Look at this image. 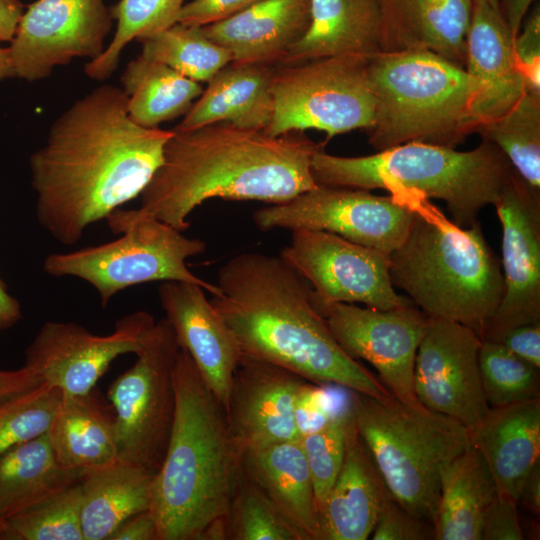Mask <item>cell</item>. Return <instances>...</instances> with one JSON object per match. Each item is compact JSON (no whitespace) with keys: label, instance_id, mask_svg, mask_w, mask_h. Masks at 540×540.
<instances>
[{"label":"cell","instance_id":"6da1fadb","mask_svg":"<svg viewBox=\"0 0 540 540\" xmlns=\"http://www.w3.org/2000/svg\"><path fill=\"white\" fill-rule=\"evenodd\" d=\"M171 135L135 123L119 86L75 100L29 159L39 224L62 244L77 243L89 225L141 194Z\"/></svg>","mask_w":540,"mask_h":540},{"label":"cell","instance_id":"7a4b0ae2","mask_svg":"<svg viewBox=\"0 0 540 540\" xmlns=\"http://www.w3.org/2000/svg\"><path fill=\"white\" fill-rule=\"evenodd\" d=\"M210 302L241 357L285 368L319 385L387 398L381 381L334 339L309 282L280 255L246 252L219 270Z\"/></svg>","mask_w":540,"mask_h":540},{"label":"cell","instance_id":"3957f363","mask_svg":"<svg viewBox=\"0 0 540 540\" xmlns=\"http://www.w3.org/2000/svg\"><path fill=\"white\" fill-rule=\"evenodd\" d=\"M321 147L303 132L271 136L226 122L172 129L138 209L184 232L209 199L286 202L317 186L311 158Z\"/></svg>","mask_w":540,"mask_h":540},{"label":"cell","instance_id":"277c9868","mask_svg":"<svg viewBox=\"0 0 540 540\" xmlns=\"http://www.w3.org/2000/svg\"><path fill=\"white\" fill-rule=\"evenodd\" d=\"M173 380L176 406L151 511L159 540H205L225 521L240 472L226 412L187 351L179 350Z\"/></svg>","mask_w":540,"mask_h":540},{"label":"cell","instance_id":"5b68a950","mask_svg":"<svg viewBox=\"0 0 540 540\" xmlns=\"http://www.w3.org/2000/svg\"><path fill=\"white\" fill-rule=\"evenodd\" d=\"M389 194L412 211L406 238L389 254L392 285L428 317L460 323L481 338L501 302L504 280L480 222L460 227L418 193Z\"/></svg>","mask_w":540,"mask_h":540},{"label":"cell","instance_id":"8992f818","mask_svg":"<svg viewBox=\"0 0 540 540\" xmlns=\"http://www.w3.org/2000/svg\"><path fill=\"white\" fill-rule=\"evenodd\" d=\"M513 170L504 153L486 139L464 152L410 142L359 157L331 155L321 147L311 158L317 184L408 191L439 199L460 227L473 225L480 211L497 201Z\"/></svg>","mask_w":540,"mask_h":540},{"label":"cell","instance_id":"52a82bcc","mask_svg":"<svg viewBox=\"0 0 540 540\" xmlns=\"http://www.w3.org/2000/svg\"><path fill=\"white\" fill-rule=\"evenodd\" d=\"M366 72L375 100L368 141L378 151L410 142L454 148L475 132L464 67L429 51L379 52Z\"/></svg>","mask_w":540,"mask_h":540},{"label":"cell","instance_id":"ba28073f","mask_svg":"<svg viewBox=\"0 0 540 540\" xmlns=\"http://www.w3.org/2000/svg\"><path fill=\"white\" fill-rule=\"evenodd\" d=\"M356 429L391 498L431 525L441 475L470 445V433L453 418L397 398L351 391Z\"/></svg>","mask_w":540,"mask_h":540},{"label":"cell","instance_id":"9c48e42d","mask_svg":"<svg viewBox=\"0 0 540 540\" xmlns=\"http://www.w3.org/2000/svg\"><path fill=\"white\" fill-rule=\"evenodd\" d=\"M118 239L68 253H52L43 270L54 277L73 276L92 285L100 304L106 307L117 293L137 284L153 281H184L197 284L211 295L219 292L192 273L186 261L201 255L206 244L187 237L139 209H116L106 218Z\"/></svg>","mask_w":540,"mask_h":540},{"label":"cell","instance_id":"30bf717a","mask_svg":"<svg viewBox=\"0 0 540 540\" xmlns=\"http://www.w3.org/2000/svg\"><path fill=\"white\" fill-rule=\"evenodd\" d=\"M369 56L345 54L276 65L273 116L264 132L280 136L316 129L326 133L328 141L355 129H370L375 100L366 72Z\"/></svg>","mask_w":540,"mask_h":540},{"label":"cell","instance_id":"8fae6325","mask_svg":"<svg viewBox=\"0 0 540 540\" xmlns=\"http://www.w3.org/2000/svg\"><path fill=\"white\" fill-rule=\"evenodd\" d=\"M180 347L166 319L144 334L135 363L107 390L114 411L117 459L156 474L175 415L173 371Z\"/></svg>","mask_w":540,"mask_h":540},{"label":"cell","instance_id":"7c38bea8","mask_svg":"<svg viewBox=\"0 0 540 540\" xmlns=\"http://www.w3.org/2000/svg\"><path fill=\"white\" fill-rule=\"evenodd\" d=\"M253 221L261 231H326L389 255L406 238L412 211L392 194L317 184L286 202L256 210Z\"/></svg>","mask_w":540,"mask_h":540},{"label":"cell","instance_id":"4fadbf2b","mask_svg":"<svg viewBox=\"0 0 540 540\" xmlns=\"http://www.w3.org/2000/svg\"><path fill=\"white\" fill-rule=\"evenodd\" d=\"M313 299L347 355L370 363L393 397L410 405L421 404L414 390V366L430 317L412 302L380 310L349 303H324L314 292Z\"/></svg>","mask_w":540,"mask_h":540},{"label":"cell","instance_id":"5bb4252c","mask_svg":"<svg viewBox=\"0 0 540 540\" xmlns=\"http://www.w3.org/2000/svg\"><path fill=\"white\" fill-rule=\"evenodd\" d=\"M280 256L311 285L324 303H362L388 310L411 302L389 275V255L319 230L292 231Z\"/></svg>","mask_w":540,"mask_h":540},{"label":"cell","instance_id":"9a60e30c","mask_svg":"<svg viewBox=\"0 0 540 540\" xmlns=\"http://www.w3.org/2000/svg\"><path fill=\"white\" fill-rule=\"evenodd\" d=\"M112 16L103 0H36L23 12L8 48L15 77L47 78L74 58L105 49Z\"/></svg>","mask_w":540,"mask_h":540},{"label":"cell","instance_id":"2e32d148","mask_svg":"<svg viewBox=\"0 0 540 540\" xmlns=\"http://www.w3.org/2000/svg\"><path fill=\"white\" fill-rule=\"evenodd\" d=\"M493 205L502 226L504 291L481 340L498 342L515 327L540 323V190L513 170Z\"/></svg>","mask_w":540,"mask_h":540},{"label":"cell","instance_id":"e0dca14e","mask_svg":"<svg viewBox=\"0 0 540 540\" xmlns=\"http://www.w3.org/2000/svg\"><path fill=\"white\" fill-rule=\"evenodd\" d=\"M154 323L150 313L136 311L120 318L112 333L96 335L74 322L48 321L25 349L24 365L63 394H85L117 357L137 353Z\"/></svg>","mask_w":540,"mask_h":540},{"label":"cell","instance_id":"ac0fdd59","mask_svg":"<svg viewBox=\"0 0 540 540\" xmlns=\"http://www.w3.org/2000/svg\"><path fill=\"white\" fill-rule=\"evenodd\" d=\"M481 343L471 328L431 318L414 366L418 401L433 412L455 419L469 432L490 409L479 370Z\"/></svg>","mask_w":540,"mask_h":540},{"label":"cell","instance_id":"d6986e66","mask_svg":"<svg viewBox=\"0 0 540 540\" xmlns=\"http://www.w3.org/2000/svg\"><path fill=\"white\" fill-rule=\"evenodd\" d=\"M304 378L280 366L241 357L225 409L239 455L299 440L294 408Z\"/></svg>","mask_w":540,"mask_h":540},{"label":"cell","instance_id":"ffe728a7","mask_svg":"<svg viewBox=\"0 0 540 540\" xmlns=\"http://www.w3.org/2000/svg\"><path fill=\"white\" fill-rule=\"evenodd\" d=\"M158 298L179 347L188 352L226 409L232 377L241 358L233 334L197 284L163 281Z\"/></svg>","mask_w":540,"mask_h":540},{"label":"cell","instance_id":"44dd1931","mask_svg":"<svg viewBox=\"0 0 540 540\" xmlns=\"http://www.w3.org/2000/svg\"><path fill=\"white\" fill-rule=\"evenodd\" d=\"M513 40L500 8L473 2L464 69L474 83L471 117L475 132L503 115L527 88Z\"/></svg>","mask_w":540,"mask_h":540},{"label":"cell","instance_id":"7402d4cb","mask_svg":"<svg viewBox=\"0 0 540 540\" xmlns=\"http://www.w3.org/2000/svg\"><path fill=\"white\" fill-rule=\"evenodd\" d=\"M390 498L352 416L342 467L319 508L318 540L368 539Z\"/></svg>","mask_w":540,"mask_h":540},{"label":"cell","instance_id":"603a6c76","mask_svg":"<svg viewBox=\"0 0 540 540\" xmlns=\"http://www.w3.org/2000/svg\"><path fill=\"white\" fill-rule=\"evenodd\" d=\"M381 52L429 51L464 67L472 0H380Z\"/></svg>","mask_w":540,"mask_h":540},{"label":"cell","instance_id":"cb8c5ba5","mask_svg":"<svg viewBox=\"0 0 540 540\" xmlns=\"http://www.w3.org/2000/svg\"><path fill=\"white\" fill-rule=\"evenodd\" d=\"M310 0H259L223 21L202 26L232 62L277 65L306 33Z\"/></svg>","mask_w":540,"mask_h":540},{"label":"cell","instance_id":"d4e9b609","mask_svg":"<svg viewBox=\"0 0 540 540\" xmlns=\"http://www.w3.org/2000/svg\"><path fill=\"white\" fill-rule=\"evenodd\" d=\"M470 433L498 493L518 502L522 484L540 460V399L490 407Z\"/></svg>","mask_w":540,"mask_h":540},{"label":"cell","instance_id":"484cf974","mask_svg":"<svg viewBox=\"0 0 540 540\" xmlns=\"http://www.w3.org/2000/svg\"><path fill=\"white\" fill-rule=\"evenodd\" d=\"M275 68L276 65L228 63L207 82L206 89L173 130L185 131L226 122L264 131L273 116Z\"/></svg>","mask_w":540,"mask_h":540},{"label":"cell","instance_id":"4316f807","mask_svg":"<svg viewBox=\"0 0 540 540\" xmlns=\"http://www.w3.org/2000/svg\"><path fill=\"white\" fill-rule=\"evenodd\" d=\"M239 466L295 528L301 540H318L319 510L299 440L245 451L240 454Z\"/></svg>","mask_w":540,"mask_h":540},{"label":"cell","instance_id":"83f0119b","mask_svg":"<svg viewBox=\"0 0 540 540\" xmlns=\"http://www.w3.org/2000/svg\"><path fill=\"white\" fill-rule=\"evenodd\" d=\"M311 21L304 36L277 65L345 54L381 52L380 0H310Z\"/></svg>","mask_w":540,"mask_h":540},{"label":"cell","instance_id":"f1b7e54d","mask_svg":"<svg viewBox=\"0 0 540 540\" xmlns=\"http://www.w3.org/2000/svg\"><path fill=\"white\" fill-rule=\"evenodd\" d=\"M47 434L65 469L86 474L117 460L114 411L96 387L85 394L61 393Z\"/></svg>","mask_w":540,"mask_h":540},{"label":"cell","instance_id":"f546056e","mask_svg":"<svg viewBox=\"0 0 540 540\" xmlns=\"http://www.w3.org/2000/svg\"><path fill=\"white\" fill-rule=\"evenodd\" d=\"M154 480V473L118 459L86 473L80 482L84 540H109L125 520L151 509Z\"/></svg>","mask_w":540,"mask_h":540},{"label":"cell","instance_id":"4dcf8cb0","mask_svg":"<svg viewBox=\"0 0 540 540\" xmlns=\"http://www.w3.org/2000/svg\"><path fill=\"white\" fill-rule=\"evenodd\" d=\"M497 495L489 467L471 444L442 472L433 539L481 540L485 514Z\"/></svg>","mask_w":540,"mask_h":540},{"label":"cell","instance_id":"1f68e13d","mask_svg":"<svg viewBox=\"0 0 540 540\" xmlns=\"http://www.w3.org/2000/svg\"><path fill=\"white\" fill-rule=\"evenodd\" d=\"M85 475L58 463L47 433L17 445L0 456V516L6 520Z\"/></svg>","mask_w":540,"mask_h":540},{"label":"cell","instance_id":"d6a6232c","mask_svg":"<svg viewBox=\"0 0 540 540\" xmlns=\"http://www.w3.org/2000/svg\"><path fill=\"white\" fill-rule=\"evenodd\" d=\"M120 81L129 117L148 128L185 115L203 92L199 82L141 55L127 64Z\"/></svg>","mask_w":540,"mask_h":540},{"label":"cell","instance_id":"836d02e7","mask_svg":"<svg viewBox=\"0 0 540 540\" xmlns=\"http://www.w3.org/2000/svg\"><path fill=\"white\" fill-rule=\"evenodd\" d=\"M141 56L197 82H208L232 62L231 53L209 39L202 26L175 23L139 40Z\"/></svg>","mask_w":540,"mask_h":540},{"label":"cell","instance_id":"e575fe53","mask_svg":"<svg viewBox=\"0 0 540 540\" xmlns=\"http://www.w3.org/2000/svg\"><path fill=\"white\" fill-rule=\"evenodd\" d=\"M479 133L504 153L529 185L540 190V92L527 87L510 109Z\"/></svg>","mask_w":540,"mask_h":540},{"label":"cell","instance_id":"d590c367","mask_svg":"<svg viewBox=\"0 0 540 540\" xmlns=\"http://www.w3.org/2000/svg\"><path fill=\"white\" fill-rule=\"evenodd\" d=\"M184 4L185 0H119L109 8L117 23L114 36L99 57L86 63L85 74L94 80L108 79L130 41H139L175 24Z\"/></svg>","mask_w":540,"mask_h":540},{"label":"cell","instance_id":"8d00e7d4","mask_svg":"<svg viewBox=\"0 0 540 540\" xmlns=\"http://www.w3.org/2000/svg\"><path fill=\"white\" fill-rule=\"evenodd\" d=\"M80 482L6 519L0 540H84Z\"/></svg>","mask_w":540,"mask_h":540},{"label":"cell","instance_id":"74e56055","mask_svg":"<svg viewBox=\"0 0 540 540\" xmlns=\"http://www.w3.org/2000/svg\"><path fill=\"white\" fill-rule=\"evenodd\" d=\"M226 539L301 540L265 493L240 470L228 513Z\"/></svg>","mask_w":540,"mask_h":540},{"label":"cell","instance_id":"f35d334b","mask_svg":"<svg viewBox=\"0 0 540 540\" xmlns=\"http://www.w3.org/2000/svg\"><path fill=\"white\" fill-rule=\"evenodd\" d=\"M479 370L490 407L539 398V369L515 356L499 342L482 341Z\"/></svg>","mask_w":540,"mask_h":540},{"label":"cell","instance_id":"ab89813d","mask_svg":"<svg viewBox=\"0 0 540 540\" xmlns=\"http://www.w3.org/2000/svg\"><path fill=\"white\" fill-rule=\"evenodd\" d=\"M61 392L44 383L0 401V456L48 432Z\"/></svg>","mask_w":540,"mask_h":540},{"label":"cell","instance_id":"60d3db41","mask_svg":"<svg viewBox=\"0 0 540 540\" xmlns=\"http://www.w3.org/2000/svg\"><path fill=\"white\" fill-rule=\"evenodd\" d=\"M350 406L325 426L299 438L310 476L318 510L324 502L342 467L349 425Z\"/></svg>","mask_w":540,"mask_h":540},{"label":"cell","instance_id":"b9f144b4","mask_svg":"<svg viewBox=\"0 0 540 540\" xmlns=\"http://www.w3.org/2000/svg\"><path fill=\"white\" fill-rule=\"evenodd\" d=\"M329 386L309 381L302 385L294 408L299 438L319 430L349 408L351 391L346 401L337 400L338 397L329 389Z\"/></svg>","mask_w":540,"mask_h":540},{"label":"cell","instance_id":"7bdbcfd3","mask_svg":"<svg viewBox=\"0 0 540 540\" xmlns=\"http://www.w3.org/2000/svg\"><path fill=\"white\" fill-rule=\"evenodd\" d=\"M373 540L433 539V527L390 498L383 506L371 534Z\"/></svg>","mask_w":540,"mask_h":540},{"label":"cell","instance_id":"ee69618b","mask_svg":"<svg viewBox=\"0 0 540 540\" xmlns=\"http://www.w3.org/2000/svg\"><path fill=\"white\" fill-rule=\"evenodd\" d=\"M516 62L527 87L540 92V10L537 5L513 40Z\"/></svg>","mask_w":540,"mask_h":540},{"label":"cell","instance_id":"f6af8a7d","mask_svg":"<svg viewBox=\"0 0 540 540\" xmlns=\"http://www.w3.org/2000/svg\"><path fill=\"white\" fill-rule=\"evenodd\" d=\"M517 501L499 494L489 506L482 526L481 540H523Z\"/></svg>","mask_w":540,"mask_h":540},{"label":"cell","instance_id":"bcb514c9","mask_svg":"<svg viewBox=\"0 0 540 540\" xmlns=\"http://www.w3.org/2000/svg\"><path fill=\"white\" fill-rule=\"evenodd\" d=\"M259 0H191L180 9L176 23L206 26L223 21Z\"/></svg>","mask_w":540,"mask_h":540},{"label":"cell","instance_id":"7dc6e473","mask_svg":"<svg viewBox=\"0 0 540 540\" xmlns=\"http://www.w3.org/2000/svg\"><path fill=\"white\" fill-rule=\"evenodd\" d=\"M498 342L523 361L540 368V323L515 327Z\"/></svg>","mask_w":540,"mask_h":540},{"label":"cell","instance_id":"c3c4849f","mask_svg":"<svg viewBox=\"0 0 540 540\" xmlns=\"http://www.w3.org/2000/svg\"><path fill=\"white\" fill-rule=\"evenodd\" d=\"M109 540H159L154 514L148 509L131 516L113 532Z\"/></svg>","mask_w":540,"mask_h":540},{"label":"cell","instance_id":"681fc988","mask_svg":"<svg viewBox=\"0 0 540 540\" xmlns=\"http://www.w3.org/2000/svg\"><path fill=\"white\" fill-rule=\"evenodd\" d=\"M41 383L29 367L15 370H0V401L30 390Z\"/></svg>","mask_w":540,"mask_h":540},{"label":"cell","instance_id":"f907efd6","mask_svg":"<svg viewBox=\"0 0 540 540\" xmlns=\"http://www.w3.org/2000/svg\"><path fill=\"white\" fill-rule=\"evenodd\" d=\"M24 6L19 0H0V42L14 37Z\"/></svg>","mask_w":540,"mask_h":540},{"label":"cell","instance_id":"816d5d0a","mask_svg":"<svg viewBox=\"0 0 540 540\" xmlns=\"http://www.w3.org/2000/svg\"><path fill=\"white\" fill-rule=\"evenodd\" d=\"M22 317L19 301L8 292L0 277V333L16 325Z\"/></svg>","mask_w":540,"mask_h":540},{"label":"cell","instance_id":"f5cc1de1","mask_svg":"<svg viewBox=\"0 0 540 540\" xmlns=\"http://www.w3.org/2000/svg\"><path fill=\"white\" fill-rule=\"evenodd\" d=\"M533 514L540 513V461L537 462L526 476L519 495V500Z\"/></svg>","mask_w":540,"mask_h":540},{"label":"cell","instance_id":"db71d44e","mask_svg":"<svg viewBox=\"0 0 540 540\" xmlns=\"http://www.w3.org/2000/svg\"><path fill=\"white\" fill-rule=\"evenodd\" d=\"M534 0H501L500 8L505 21L515 37L519 32L522 21Z\"/></svg>","mask_w":540,"mask_h":540},{"label":"cell","instance_id":"11a10c76","mask_svg":"<svg viewBox=\"0 0 540 540\" xmlns=\"http://www.w3.org/2000/svg\"><path fill=\"white\" fill-rule=\"evenodd\" d=\"M15 77L7 47L0 44V82Z\"/></svg>","mask_w":540,"mask_h":540},{"label":"cell","instance_id":"9f6ffc18","mask_svg":"<svg viewBox=\"0 0 540 540\" xmlns=\"http://www.w3.org/2000/svg\"><path fill=\"white\" fill-rule=\"evenodd\" d=\"M500 1L501 0H472V2L486 3V4L491 5L493 7H496V8H500Z\"/></svg>","mask_w":540,"mask_h":540},{"label":"cell","instance_id":"6f0895ef","mask_svg":"<svg viewBox=\"0 0 540 540\" xmlns=\"http://www.w3.org/2000/svg\"><path fill=\"white\" fill-rule=\"evenodd\" d=\"M5 521H6V520H4V519L0 516V538H1V535H2V533H3Z\"/></svg>","mask_w":540,"mask_h":540}]
</instances>
